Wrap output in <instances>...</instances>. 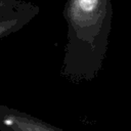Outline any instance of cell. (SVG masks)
<instances>
[{"label":"cell","mask_w":131,"mask_h":131,"mask_svg":"<svg viewBox=\"0 0 131 131\" xmlns=\"http://www.w3.org/2000/svg\"><path fill=\"white\" fill-rule=\"evenodd\" d=\"M62 15L67 43L61 75L72 82H90L100 72L108 47L111 0H66Z\"/></svg>","instance_id":"cell-1"},{"label":"cell","mask_w":131,"mask_h":131,"mask_svg":"<svg viewBox=\"0 0 131 131\" xmlns=\"http://www.w3.org/2000/svg\"><path fill=\"white\" fill-rule=\"evenodd\" d=\"M0 131H67L31 114L0 103Z\"/></svg>","instance_id":"cell-2"},{"label":"cell","mask_w":131,"mask_h":131,"mask_svg":"<svg viewBox=\"0 0 131 131\" xmlns=\"http://www.w3.org/2000/svg\"><path fill=\"white\" fill-rule=\"evenodd\" d=\"M40 12L38 5L29 2L23 9L8 16L0 17V41L14 34L33 20Z\"/></svg>","instance_id":"cell-3"},{"label":"cell","mask_w":131,"mask_h":131,"mask_svg":"<svg viewBox=\"0 0 131 131\" xmlns=\"http://www.w3.org/2000/svg\"><path fill=\"white\" fill-rule=\"evenodd\" d=\"M29 2L24 0H0V17L8 16L23 9Z\"/></svg>","instance_id":"cell-4"}]
</instances>
